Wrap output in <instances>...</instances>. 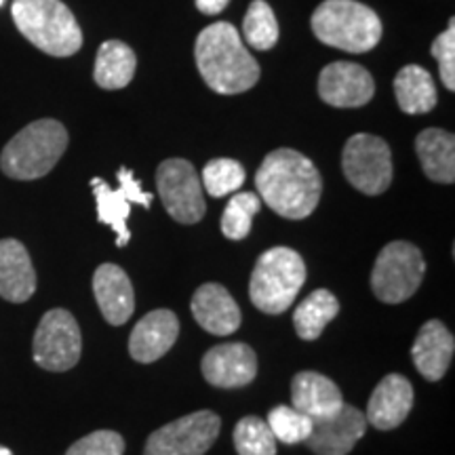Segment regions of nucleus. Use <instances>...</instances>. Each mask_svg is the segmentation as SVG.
<instances>
[{"label":"nucleus","mask_w":455,"mask_h":455,"mask_svg":"<svg viewBox=\"0 0 455 455\" xmlns=\"http://www.w3.org/2000/svg\"><path fill=\"white\" fill-rule=\"evenodd\" d=\"M255 186L261 201L287 220L308 218L323 195V178L315 163L291 148H278L264 158Z\"/></svg>","instance_id":"f257e3e1"},{"label":"nucleus","mask_w":455,"mask_h":455,"mask_svg":"<svg viewBox=\"0 0 455 455\" xmlns=\"http://www.w3.org/2000/svg\"><path fill=\"white\" fill-rule=\"evenodd\" d=\"M195 57L203 81L215 93H244L259 81V64L244 49L236 28L228 21L207 26L198 34Z\"/></svg>","instance_id":"f03ea898"},{"label":"nucleus","mask_w":455,"mask_h":455,"mask_svg":"<svg viewBox=\"0 0 455 455\" xmlns=\"http://www.w3.org/2000/svg\"><path fill=\"white\" fill-rule=\"evenodd\" d=\"M68 148V131L55 118H41L4 146L0 169L11 180L32 181L51 173Z\"/></svg>","instance_id":"7ed1b4c3"},{"label":"nucleus","mask_w":455,"mask_h":455,"mask_svg":"<svg viewBox=\"0 0 455 455\" xmlns=\"http://www.w3.org/2000/svg\"><path fill=\"white\" fill-rule=\"evenodd\" d=\"M13 21L34 47L53 57H70L83 47L76 17L61 0H13Z\"/></svg>","instance_id":"20e7f679"},{"label":"nucleus","mask_w":455,"mask_h":455,"mask_svg":"<svg viewBox=\"0 0 455 455\" xmlns=\"http://www.w3.org/2000/svg\"><path fill=\"white\" fill-rule=\"evenodd\" d=\"M310 26L318 41L348 53H367L382 41L379 15L356 0H325Z\"/></svg>","instance_id":"39448f33"},{"label":"nucleus","mask_w":455,"mask_h":455,"mask_svg":"<svg viewBox=\"0 0 455 455\" xmlns=\"http://www.w3.org/2000/svg\"><path fill=\"white\" fill-rule=\"evenodd\" d=\"M306 264L289 247H272L255 261L249 281V298L266 315H283L298 298L306 283Z\"/></svg>","instance_id":"423d86ee"},{"label":"nucleus","mask_w":455,"mask_h":455,"mask_svg":"<svg viewBox=\"0 0 455 455\" xmlns=\"http://www.w3.org/2000/svg\"><path fill=\"white\" fill-rule=\"evenodd\" d=\"M426 275L424 255L407 241H395L379 251L371 270L373 295L384 304H401L418 291Z\"/></svg>","instance_id":"0eeeda50"},{"label":"nucleus","mask_w":455,"mask_h":455,"mask_svg":"<svg viewBox=\"0 0 455 455\" xmlns=\"http://www.w3.org/2000/svg\"><path fill=\"white\" fill-rule=\"evenodd\" d=\"M341 169L358 192L369 196L382 195L390 188L395 175L390 146L378 135H352L341 152Z\"/></svg>","instance_id":"6e6552de"},{"label":"nucleus","mask_w":455,"mask_h":455,"mask_svg":"<svg viewBox=\"0 0 455 455\" xmlns=\"http://www.w3.org/2000/svg\"><path fill=\"white\" fill-rule=\"evenodd\" d=\"M83 352V335L76 318L64 308H53L41 318L32 341V356L44 371L64 373L76 367Z\"/></svg>","instance_id":"1a4fd4ad"},{"label":"nucleus","mask_w":455,"mask_h":455,"mask_svg":"<svg viewBox=\"0 0 455 455\" xmlns=\"http://www.w3.org/2000/svg\"><path fill=\"white\" fill-rule=\"evenodd\" d=\"M220 430V415L203 409L152 432L144 455H204L218 441Z\"/></svg>","instance_id":"9d476101"},{"label":"nucleus","mask_w":455,"mask_h":455,"mask_svg":"<svg viewBox=\"0 0 455 455\" xmlns=\"http://www.w3.org/2000/svg\"><path fill=\"white\" fill-rule=\"evenodd\" d=\"M156 186L164 209L178 224H198L204 218L207 204L195 164L184 158L161 163L156 169Z\"/></svg>","instance_id":"9b49d317"},{"label":"nucleus","mask_w":455,"mask_h":455,"mask_svg":"<svg viewBox=\"0 0 455 455\" xmlns=\"http://www.w3.org/2000/svg\"><path fill=\"white\" fill-rule=\"evenodd\" d=\"M373 76L352 61H333L318 76V95L333 108H361L373 100Z\"/></svg>","instance_id":"f8f14e48"},{"label":"nucleus","mask_w":455,"mask_h":455,"mask_svg":"<svg viewBox=\"0 0 455 455\" xmlns=\"http://www.w3.org/2000/svg\"><path fill=\"white\" fill-rule=\"evenodd\" d=\"M201 369L204 379L215 388H243L258 375V355L243 341H228L207 350Z\"/></svg>","instance_id":"ddd939ff"},{"label":"nucleus","mask_w":455,"mask_h":455,"mask_svg":"<svg viewBox=\"0 0 455 455\" xmlns=\"http://www.w3.org/2000/svg\"><path fill=\"white\" fill-rule=\"evenodd\" d=\"M367 418L356 407L344 405L325 419L312 422V432L304 443L316 455H348L365 436Z\"/></svg>","instance_id":"4468645a"},{"label":"nucleus","mask_w":455,"mask_h":455,"mask_svg":"<svg viewBox=\"0 0 455 455\" xmlns=\"http://www.w3.org/2000/svg\"><path fill=\"white\" fill-rule=\"evenodd\" d=\"M180 335V321L167 308L152 310L138 321L129 338V355L138 363H155L173 348Z\"/></svg>","instance_id":"2eb2a0df"},{"label":"nucleus","mask_w":455,"mask_h":455,"mask_svg":"<svg viewBox=\"0 0 455 455\" xmlns=\"http://www.w3.org/2000/svg\"><path fill=\"white\" fill-rule=\"evenodd\" d=\"M413 386L405 375L390 373L375 386L367 405V424L378 430L398 428L413 409Z\"/></svg>","instance_id":"dca6fc26"},{"label":"nucleus","mask_w":455,"mask_h":455,"mask_svg":"<svg viewBox=\"0 0 455 455\" xmlns=\"http://www.w3.org/2000/svg\"><path fill=\"white\" fill-rule=\"evenodd\" d=\"M190 308L198 325L213 335H232L243 323L241 308L220 283L201 284L192 298Z\"/></svg>","instance_id":"f3484780"},{"label":"nucleus","mask_w":455,"mask_h":455,"mask_svg":"<svg viewBox=\"0 0 455 455\" xmlns=\"http://www.w3.org/2000/svg\"><path fill=\"white\" fill-rule=\"evenodd\" d=\"M93 293L101 315L110 325L121 327L133 316V284L121 266L101 264L93 275Z\"/></svg>","instance_id":"a211bd4d"},{"label":"nucleus","mask_w":455,"mask_h":455,"mask_svg":"<svg viewBox=\"0 0 455 455\" xmlns=\"http://www.w3.org/2000/svg\"><path fill=\"white\" fill-rule=\"evenodd\" d=\"M455 339L449 329L441 321L432 318L419 329L418 338L411 348L413 365L419 375L428 382H439L445 378L449 365L453 361Z\"/></svg>","instance_id":"6ab92c4d"},{"label":"nucleus","mask_w":455,"mask_h":455,"mask_svg":"<svg viewBox=\"0 0 455 455\" xmlns=\"http://www.w3.org/2000/svg\"><path fill=\"white\" fill-rule=\"evenodd\" d=\"M36 291V270L30 253L17 238L0 241V298L24 304Z\"/></svg>","instance_id":"aec40b11"},{"label":"nucleus","mask_w":455,"mask_h":455,"mask_svg":"<svg viewBox=\"0 0 455 455\" xmlns=\"http://www.w3.org/2000/svg\"><path fill=\"white\" fill-rule=\"evenodd\" d=\"M293 407L308 415L312 422L325 419L344 405V396L333 379L316 371H301L291 382Z\"/></svg>","instance_id":"412c9836"},{"label":"nucleus","mask_w":455,"mask_h":455,"mask_svg":"<svg viewBox=\"0 0 455 455\" xmlns=\"http://www.w3.org/2000/svg\"><path fill=\"white\" fill-rule=\"evenodd\" d=\"M415 152L426 178L439 184L455 181V138L443 129H424L415 140Z\"/></svg>","instance_id":"4be33fe9"},{"label":"nucleus","mask_w":455,"mask_h":455,"mask_svg":"<svg viewBox=\"0 0 455 455\" xmlns=\"http://www.w3.org/2000/svg\"><path fill=\"white\" fill-rule=\"evenodd\" d=\"M135 70H138V57L129 44L121 41H106L98 49L93 78L101 89H124L133 81Z\"/></svg>","instance_id":"5701e85b"},{"label":"nucleus","mask_w":455,"mask_h":455,"mask_svg":"<svg viewBox=\"0 0 455 455\" xmlns=\"http://www.w3.org/2000/svg\"><path fill=\"white\" fill-rule=\"evenodd\" d=\"M398 108L405 114H426L436 106V87L422 66H405L395 78Z\"/></svg>","instance_id":"b1692460"},{"label":"nucleus","mask_w":455,"mask_h":455,"mask_svg":"<svg viewBox=\"0 0 455 455\" xmlns=\"http://www.w3.org/2000/svg\"><path fill=\"white\" fill-rule=\"evenodd\" d=\"M339 301L329 289H316L295 308L293 327L301 339L315 341L321 338L329 323L338 316Z\"/></svg>","instance_id":"393cba45"},{"label":"nucleus","mask_w":455,"mask_h":455,"mask_svg":"<svg viewBox=\"0 0 455 455\" xmlns=\"http://www.w3.org/2000/svg\"><path fill=\"white\" fill-rule=\"evenodd\" d=\"M91 190H93L95 201H98V220L116 232L118 247H127L131 241L127 226L131 203L127 201V196L123 195V190H112L101 178L91 180Z\"/></svg>","instance_id":"a878e982"},{"label":"nucleus","mask_w":455,"mask_h":455,"mask_svg":"<svg viewBox=\"0 0 455 455\" xmlns=\"http://www.w3.org/2000/svg\"><path fill=\"white\" fill-rule=\"evenodd\" d=\"M244 41L251 49L270 51L278 43V21L266 0H253L243 21Z\"/></svg>","instance_id":"bb28decb"},{"label":"nucleus","mask_w":455,"mask_h":455,"mask_svg":"<svg viewBox=\"0 0 455 455\" xmlns=\"http://www.w3.org/2000/svg\"><path fill=\"white\" fill-rule=\"evenodd\" d=\"M261 209V198L253 192H241L228 201L221 215V232L230 241H243L251 232L255 213Z\"/></svg>","instance_id":"cd10ccee"},{"label":"nucleus","mask_w":455,"mask_h":455,"mask_svg":"<svg viewBox=\"0 0 455 455\" xmlns=\"http://www.w3.org/2000/svg\"><path fill=\"white\" fill-rule=\"evenodd\" d=\"M238 455H276V439L266 419L247 415L232 432Z\"/></svg>","instance_id":"c85d7f7f"},{"label":"nucleus","mask_w":455,"mask_h":455,"mask_svg":"<svg viewBox=\"0 0 455 455\" xmlns=\"http://www.w3.org/2000/svg\"><path fill=\"white\" fill-rule=\"evenodd\" d=\"M244 167L235 158H213L203 169V190L213 198H221L236 192L244 184Z\"/></svg>","instance_id":"c756f323"},{"label":"nucleus","mask_w":455,"mask_h":455,"mask_svg":"<svg viewBox=\"0 0 455 455\" xmlns=\"http://www.w3.org/2000/svg\"><path fill=\"white\" fill-rule=\"evenodd\" d=\"M266 424L270 426L275 439L284 443V445L304 443L312 432V419L298 411L293 405H278L272 409Z\"/></svg>","instance_id":"7c9ffc66"},{"label":"nucleus","mask_w":455,"mask_h":455,"mask_svg":"<svg viewBox=\"0 0 455 455\" xmlns=\"http://www.w3.org/2000/svg\"><path fill=\"white\" fill-rule=\"evenodd\" d=\"M124 439L114 430H95L78 439L66 455H123Z\"/></svg>","instance_id":"2f4dec72"},{"label":"nucleus","mask_w":455,"mask_h":455,"mask_svg":"<svg viewBox=\"0 0 455 455\" xmlns=\"http://www.w3.org/2000/svg\"><path fill=\"white\" fill-rule=\"evenodd\" d=\"M432 55L439 61L441 81L449 91H455V20L449 21V28L432 43Z\"/></svg>","instance_id":"473e14b6"},{"label":"nucleus","mask_w":455,"mask_h":455,"mask_svg":"<svg viewBox=\"0 0 455 455\" xmlns=\"http://www.w3.org/2000/svg\"><path fill=\"white\" fill-rule=\"evenodd\" d=\"M116 178H118V184H121L123 195L127 196V201L131 204L135 203V204H141L144 209H150V204H152V201H155V196H152L150 192H144V188H141L138 180H135L133 171L127 169V167H121V169H118Z\"/></svg>","instance_id":"72a5a7b5"},{"label":"nucleus","mask_w":455,"mask_h":455,"mask_svg":"<svg viewBox=\"0 0 455 455\" xmlns=\"http://www.w3.org/2000/svg\"><path fill=\"white\" fill-rule=\"evenodd\" d=\"M195 3L203 15H218L228 7L230 0H195Z\"/></svg>","instance_id":"f704fd0d"},{"label":"nucleus","mask_w":455,"mask_h":455,"mask_svg":"<svg viewBox=\"0 0 455 455\" xmlns=\"http://www.w3.org/2000/svg\"><path fill=\"white\" fill-rule=\"evenodd\" d=\"M0 455H13V451H11V449H7V447L0 445Z\"/></svg>","instance_id":"c9c22d12"},{"label":"nucleus","mask_w":455,"mask_h":455,"mask_svg":"<svg viewBox=\"0 0 455 455\" xmlns=\"http://www.w3.org/2000/svg\"><path fill=\"white\" fill-rule=\"evenodd\" d=\"M3 3H4V0H0V7H3Z\"/></svg>","instance_id":"e433bc0d"}]
</instances>
